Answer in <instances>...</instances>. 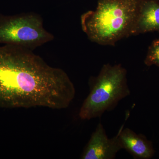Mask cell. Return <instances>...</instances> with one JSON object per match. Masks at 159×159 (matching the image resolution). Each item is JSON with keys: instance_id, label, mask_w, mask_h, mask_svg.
<instances>
[{"instance_id": "5", "label": "cell", "mask_w": 159, "mask_h": 159, "mask_svg": "<svg viewBox=\"0 0 159 159\" xmlns=\"http://www.w3.org/2000/svg\"><path fill=\"white\" fill-rule=\"evenodd\" d=\"M116 136L109 139L101 123L97 125L84 150L83 159H114L122 149Z\"/></svg>"}, {"instance_id": "2", "label": "cell", "mask_w": 159, "mask_h": 159, "mask_svg": "<svg viewBox=\"0 0 159 159\" xmlns=\"http://www.w3.org/2000/svg\"><path fill=\"white\" fill-rule=\"evenodd\" d=\"M142 0H99L97 9L81 16V28L89 39L115 45L131 36Z\"/></svg>"}, {"instance_id": "7", "label": "cell", "mask_w": 159, "mask_h": 159, "mask_svg": "<svg viewBox=\"0 0 159 159\" xmlns=\"http://www.w3.org/2000/svg\"><path fill=\"white\" fill-rule=\"evenodd\" d=\"M152 31L159 32V2L142 0L131 36Z\"/></svg>"}, {"instance_id": "8", "label": "cell", "mask_w": 159, "mask_h": 159, "mask_svg": "<svg viewBox=\"0 0 159 159\" xmlns=\"http://www.w3.org/2000/svg\"><path fill=\"white\" fill-rule=\"evenodd\" d=\"M144 63L146 66H156L159 68V38L154 40L148 48Z\"/></svg>"}, {"instance_id": "1", "label": "cell", "mask_w": 159, "mask_h": 159, "mask_svg": "<svg viewBox=\"0 0 159 159\" xmlns=\"http://www.w3.org/2000/svg\"><path fill=\"white\" fill-rule=\"evenodd\" d=\"M75 87L63 70L49 65L33 51L0 46V107L6 108H67Z\"/></svg>"}, {"instance_id": "9", "label": "cell", "mask_w": 159, "mask_h": 159, "mask_svg": "<svg viewBox=\"0 0 159 159\" xmlns=\"http://www.w3.org/2000/svg\"><path fill=\"white\" fill-rule=\"evenodd\" d=\"M156 1H157V2H159V0H156Z\"/></svg>"}, {"instance_id": "3", "label": "cell", "mask_w": 159, "mask_h": 159, "mask_svg": "<svg viewBox=\"0 0 159 159\" xmlns=\"http://www.w3.org/2000/svg\"><path fill=\"white\" fill-rule=\"evenodd\" d=\"M92 80L90 92L80 110L79 117L82 120L101 117L130 95L127 71L121 64L104 65L99 75Z\"/></svg>"}, {"instance_id": "4", "label": "cell", "mask_w": 159, "mask_h": 159, "mask_svg": "<svg viewBox=\"0 0 159 159\" xmlns=\"http://www.w3.org/2000/svg\"><path fill=\"white\" fill-rule=\"evenodd\" d=\"M54 39V35L44 28L43 18L37 13L0 14V43L33 51Z\"/></svg>"}, {"instance_id": "6", "label": "cell", "mask_w": 159, "mask_h": 159, "mask_svg": "<svg viewBox=\"0 0 159 159\" xmlns=\"http://www.w3.org/2000/svg\"><path fill=\"white\" fill-rule=\"evenodd\" d=\"M122 127L117 134L122 149H125L135 159H149L154 156L155 151L152 142L145 136L137 134L130 129Z\"/></svg>"}]
</instances>
